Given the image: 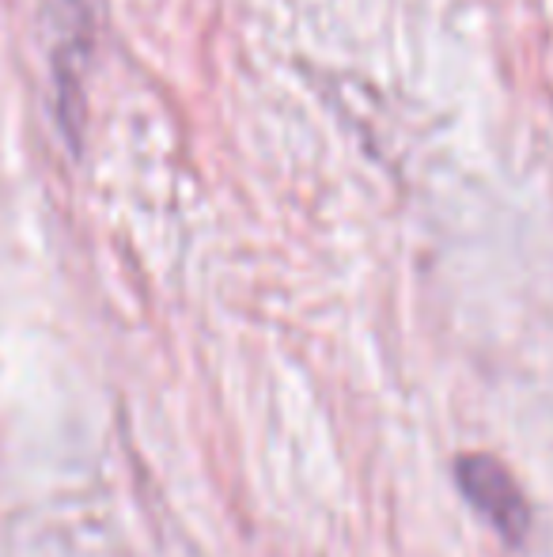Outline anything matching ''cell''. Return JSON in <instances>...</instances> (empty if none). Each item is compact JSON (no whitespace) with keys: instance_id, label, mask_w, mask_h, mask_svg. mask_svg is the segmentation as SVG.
<instances>
[{"instance_id":"6da1fadb","label":"cell","mask_w":553,"mask_h":557,"mask_svg":"<svg viewBox=\"0 0 553 557\" xmlns=\"http://www.w3.org/2000/svg\"><path fill=\"white\" fill-rule=\"evenodd\" d=\"M458 490L466 493L474 508L501 531L508 543H519L531 528V512H527L524 490L516 485V478L508 474L501 459L493 455H463L455 462Z\"/></svg>"}]
</instances>
